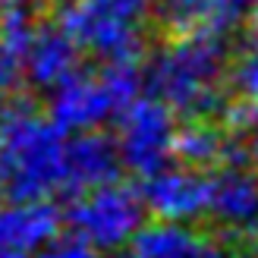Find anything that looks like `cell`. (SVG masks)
<instances>
[{"label": "cell", "instance_id": "cell-7", "mask_svg": "<svg viewBox=\"0 0 258 258\" xmlns=\"http://www.w3.org/2000/svg\"><path fill=\"white\" fill-rule=\"evenodd\" d=\"M63 211L57 202H16L0 208V246L10 249H32L41 242L60 236Z\"/></svg>", "mask_w": 258, "mask_h": 258}, {"label": "cell", "instance_id": "cell-5", "mask_svg": "<svg viewBox=\"0 0 258 258\" xmlns=\"http://www.w3.org/2000/svg\"><path fill=\"white\" fill-rule=\"evenodd\" d=\"M113 113V101L107 88L101 85L98 73L79 63L73 73H67L57 82V95L50 101V120L57 126L70 129H88L101 126Z\"/></svg>", "mask_w": 258, "mask_h": 258}, {"label": "cell", "instance_id": "cell-1", "mask_svg": "<svg viewBox=\"0 0 258 258\" xmlns=\"http://www.w3.org/2000/svg\"><path fill=\"white\" fill-rule=\"evenodd\" d=\"M60 211H63V224L98 249H117L148 217L139 186L120 183V179L98 186L92 196L85 192L73 202H63Z\"/></svg>", "mask_w": 258, "mask_h": 258}, {"label": "cell", "instance_id": "cell-2", "mask_svg": "<svg viewBox=\"0 0 258 258\" xmlns=\"http://www.w3.org/2000/svg\"><path fill=\"white\" fill-rule=\"evenodd\" d=\"M120 161L139 179L161 173L170 164V136H173V113L158 98L133 101L120 117Z\"/></svg>", "mask_w": 258, "mask_h": 258}, {"label": "cell", "instance_id": "cell-12", "mask_svg": "<svg viewBox=\"0 0 258 258\" xmlns=\"http://www.w3.org/2000/svg\"><path fill=\"white\" fill-rule=\"evenodd\" d=\"M176 258H230V252L221 239L211 236L208 227H202V233H192V239L179 249Z\"/></svg>", "mask_w": 258, "mask_h": 258}, {"label": "cell", "instance_id": "cell-9", "mask_svg": "<svg viewBox=\"0 0 258 258\" xmlns=\"http://www.w3.org/2000/svg\"><path fill=\"white\" fill-rule=\"evenodd\" d=\"M227 133L214 120H183L179 133L170 136V158L179 161L186 170L211 173L221 167V145Z\"/></svg>", "mask_w": 258, "mask_h": 258}, {"label": "cell", "instance_id": "cell-10", "mask_svg": "<svg viewBox=\"0 0 258 258\" xmlns=\"http://www.w3.org/2000/svg\"><path fill=\"white\" fill-rule=\"evenodd\" d=\"M192 239L189 230L183 227H170V224H158V227H145L139 230V236L133 239V252L136 258H176L179 249Z\"/></svg>", "mask_w": 258, "mask_h": 258}, {"label": "cell", "instance_id": "cell-3", "mask_svg": "<svg viewBox=\"0 0 258 258\" xmlns=\"http://www.w3.org/2000/svg\"><path fill=\"white\" fill-rule=\"evenodd\" d=\"M123 176L120 167V148L107 129H92L79 133L63 145V186L57 189L60 205L85 196L88 189L117 183Z\"/></svg>", "mask_w": 258, "mask_h": 258}, {"label": "cell", "instance_id": "cell-13", "mask_svg": "<svg viewBox=\"0 0 258 258\" xmlns=\"http://www.w3.org/2000/svg\"><path fill=\"white\" fill-rule=\"evenodd\" d=\"M38 258H95V249H92V242H85L82 236L70 233L67 239H60L54 249L41 252Z\"/></svg>", "mask_w": 258, "mask_h": 258}, {"label": "cell", "instance_id": "cell-8", "mask_svg": "<svg viewBox=\"0 0 258 258\" xmlns=\"http://www.w3.org/2000/svg\"><path fill=\"white\" fill-rule=\"evenodd\" d=\"M208 211L221 227L246 230L258 217V173L233 167L214 173L208 189Z\"/></svg>", "mask_w": 258, "mask_h": 258}, {"label": "cell", "instance_id": "cell-4", "mask_svg": "<svg viewBox=\"0 0 258 258\" xmlns=\"http://www.w3.org/2000/svg\"><path fill=\"white\" fill-rule=\"evenodd\" d=\"M139 196L145 202V211L158 221H186L199 217L208 208L211 176L202 170H161L154 176L139 179Z\"/></svg>", "mask_w": 258, "mask_h": 258}, {"label": "cell", "instance_id": "cell-15", "mask_svg": "<svg viewBox=\"0 0 258 258\" xmlns=\"http://www.w3.org/2000/svg\"><path fill=\"white\" fill-rule=\"evenodd\" d=\"M0 258H29L22 249H10V246H0Z\"/></svg>", "mask_w": 258, "mask_h": 258}, {"label": "cell", "instance_id": "cell-16", "mask_svg": "<svg viewBox=\"0 0 258 258\" xmlns=\"http://www.w3.org/2000/svg\"><path fill=\"white\" fill-rule=\"evenodd\" d=\"M230 4H236V7H246V4H252V0H230Z\"/></svg>", "mask_w": 258, "mask_h": 258}, {"label": "cell", "instance_id": "cell-6", "mask_svg": "<svg viewBox=\"0 0 258 258\" xmlns=\"http://www.w3.org/2000/svg\"><path fill=\"white\" fill-rule=\"evenodd\" d=\"M82 63V47L60 29L54 19H38L32 47L25 57V85L29 88H50L67 73Z\"/></svg>", "mask_w": 258, "mask_h": 258}, {"label": "cell", "instance_id": "cell-14", "mask_svg": "<svg viewBox=\"0 0 258 258\" xmlns=\"http://www.w3.org/2000/svg\"><path fill=\"white\" fill-rule=\"evenodd\" d=\"M252 133H255V136H252V142H249L246 148H249V164H252V170L258 173V126L252 129Z\"/></svg>", "mask_w": 258, "mask_h": 258}, {"label": "cell", "instance_id": "cell-11", "mask_svg": "<svg viewBox=\"0 0 258 258\" xmlns=\"http://www.w3.org/2000/svg\"><path fill=\"white\" fill-rule=\"evenodd\" d=\"M98 79L113 101V117H120L136 101L139 88H142V70H139V63H104L98 70Z\"/></svg>", "mask_w": 258, "mask_h": 258}, {"label": "cell", "instance_id": "cell-17", "mask_svg": "<svg viewBox=\"0 0 258 258\" xmlns=\"http://www.w3.org/2000/svg\"><path fill=\"white\" fill-rule=\"evenodd\" d=\"M249 236H258V227H255V230H249Z\"/></svg>", "mask_w": 258, "mask_h": 258}]
</instances>
